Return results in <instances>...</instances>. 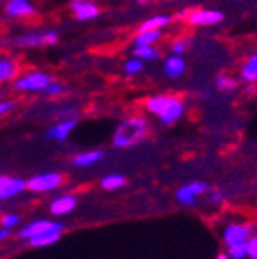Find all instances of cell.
Instances as JSON below:
<instances>
[{
	"instance_id": "6da1fadb",
	"label": "cell",
	"mask_w": 257,
	"mask_h": 259,
	"mask_svg": "<svg viewBox=\"0 0 257 259\" xmlns=\"http://www.w3.org/2000/svg\"><path fill=\"white\" fill-rule=\"evenodd\" d=\"M144 108L148 113L158 117L162 124L171 126L182 119L185 112V103L182 97L173 94H155L144 101Z\"/></svg>"
},
{
	"instance_id": "7a4b0ae2",
	"label": "cell",
	"mask_w": 257,
	"mask_h": 259,
	"mask_svg": "<svg viewBox=\"0 0 257 259\" xmlns=\"http://www.w3.org/2000/svg\"><path fill=\"white\" fill-rule=\"evenodd\" d=\"M148 130L149 122L144 115H130V117L122 119L115 126V132L112 135L113 148H121V150L133 148L148 135Z\"/></svg>"
},
{
	"instance_id": "3957f363",
	"label": "cell",
	"mask_w": 257,
	"mask_h": 259,
	"mask_svg": "<svg viewBox=\"0 0 257 259\" xmlns=\"http://www.w3.org/2000/svg\"><path fill=\"white\" fill-rule=\"evenodd\" d=\"M175 20H182L189 27H214L225 22V13L212 8H193L184 9L175 16Z\"/></svg>"
},
{
	"instance_id": "277c9868",
	"label": "cell",
	"mask_w": 257,
	"mask_h": 259,
	"mask_svg": "<svg viewBox=\"0 0 257 259\" xmlns=\"http://www.w3.org/2000/svg\"><path fill=\"white\" fill-rule=\"evenodd\" d=\"M53 81V76L47 72V70H40V69H29L20 72L15 79L11 81L13 89L16 92H24V94H36V92H44L45 87Z\"/></svg>"
},
{
	"instance_id": "5b68a950",
	"label": "cell",
	"mask_w": 257,
	"mask_h": 259,
	"mask_svg": "<svg viewBox=\"0 0 257 259\" xmlns=\"http://www.w3.org/2000/svg\"><path fill=\"white\" fill-rule=\"evenodd\" d=\"M60 41V32L56 29H44V31H25L16 34L11 44L18 49H40L51 47Z\"/></svg>"
},
{
	"instance_id": "8992f818",
	"label": "cell",
	"mask_w": 257,
	"mask_h": 259,
	"mask_svg": "<svg viewBox=\"0 0 257 259\" xmlns=\"http://www.w3.org/2000/svg\"><path fill=\"white\" fill-rule=\"evenodd\" d=\"M4 13L13 20H24V18H32L36 15L38 8L32 0H6Z\"/></svg>"
},
{
	"instance_id": "52a82bcc",
	"label": "cell",
	"mask_w": 257,
	"mask_h": 259,
	"mask_svg": "<svg viewBox=\"0 0 257 259\" xmlns=\"http://www.w3.org/2000/svg\"><path fill=\"white\" fill-rule=\"evenodd\" d=\"M70 13H72L74 20L90 22L99 18L101 8L94 0H77V2H70Z\"/></svg>"
},
{
	"instance_id": "ba28073f",
	"label": "cell",
	"mask_w": 257,
	"mask_h": 259,
	"mask_svg": "<svg viewBox=\"0 0 257 259\" xmlns=\"http://www.w3.org/2000/svg\"><path fill=\"white\" fill-rule=\"evenodd\" d=\"M61 182H63V177L60 173H44L29 178L25 182V187L31 191H36V193H44V191H53L60 187Z\"/></svg>"
},
{
	"instance_id": "9c48e42d",
	"label": "cell",
	"mask_w": 257,
	"mask_h": 259,
	"mask_svg": "<svg viewBox=\"0 0 257 259\" xmlns=\"http://www.w3.org/2000/svg\"><path fill=\"white\" fill-rule=\"evenodd\" d=\"M65 229L63 223H54V222H47V220H40V222H32L29 223L27 227H24L20 232H18V236H20L22 239H31V238H36V236H41L45 234V232H61Z\"/></svg>"
},
{
	"instance_id": "30bf717a",
	"label": "cell",
	"mask_w": 257,
	"mask_h": 259,
	"mask_svg": "<svg viewBox=\"0 0 257 259\" xmlns=\"http://www.w3.org/2000/svg\"><path fill=\"white\" fill-rule=\"evenodd\" d=\"M20 72V63L16 58L0 54V83H11Z\"/></svg>"
},
{
	"instance_id": "8fae6325",
	"label": "cell",
	"mask_w": 257,
	"mask_h": 259,
	"mask_svg": "<svg viewBox=\"0 0 257 259\" xmlns=\"http://www.w3.org/2000/svg\"><path fill=\"white\" fill-rule=\"evenodd\" d=\"M252 231H253L252 225H237V223H234V225H229L225 229V232H223V241H225L227 247H232L236 243L246 241Z\"/></svg>"
},
{
	"instance_id": "7c38bea8",
	"label": "cell",
	"mask_w": 257,
	"mask_h": 259,
	"mask_svg": "<svg viewBox=\"0 0 257 259\" xmlns=\"http://www.w3.org/2000/svg\"><path fill=\"white\" fill-rule=\"evenodd\" d=\"M187 70V61L184 60V56H178V54H171L164 58V72L171 79H178L182 77Z\"/></svg>"
},
{
	"instance_id": "4fadbf2b",
	"label": "cell",
	"mask_w": 257,
	"mask_h": 259,
	"mask_svg": "<svg viewBox=\"0 0 257 259\" xmlns=\"http://www.w3.org/2000/svg\"><path fill=\"white\" fill-rule=\"evenodd\" d=\"M209 189V184L205 182H191L187 186L180 187L177 191V198L180 200L184 205H194V198H196L198 194L205 193V191Z\"/></svg>"
},
{
	"instance_id": "5bb4252c",
	"label": "cell",
	"mask_w": 257,
	"mask_h": 259,
	"mask_svg": "<svg viewBox=\"0 0 257 259\" xmlns=\"http://www.w3.org/2000/svg\"><path fill=\"white\" fill-rule=\"evenodd\" d=\"M77 126L76 119H65V121H60L53 126V128L47 132V139L56 142H65L68 139V135L72 134Z\"/></svg>"
},
{
	"instance_id": "9a60e30c",
	"label": "cell",
	"mask_w": 257,
	"mask_h": 259,
	"mask_svg": "<svg viewBox=\"0 0 257 259\" xmlns=\"http://www.w3.org/2000/svg\"><path fill=\"white\" fill-rule=\"evenodd\" d=\"M239 81L248 83V85H255L257 83V53L250 54L243 60L239 65Z\"/></svg>"
},
{
	"instance_id": "2e32d148",
	"label": "cell",
	"mask_w": 257,
	"mask_h": 259,
	"mask_svg": "<svg viewBox=\"0 0 257 259\" xmlns=\"http://www.w3.org/2000/svg\"><path fill=\"white\" fill-rule=\"evenodd\" d=\"M175 22V16L173 15H151L148 16L144 22L139 24L137 31H164L165 27Z\"/></svg>"
},
{
	"instance_id": "e0dca14e",
	"label": "cell",
	"mask_w": 257,
	"mask_h": 259,
	"mask_svg": "<svg viewBox=\"0 0 257 259\" xmlns=\"http://www.w3.org/2000/svg\"><path fill=\"white\" fill-rule=\"evenodd\" d=\"M132 56L139 58L144 63H155V61L162 60V49L157 45H133Z\"/></svg>"
},
{
	"instance_id": "ac0fdd59",
	"label": "cell",
	"mask_w": 257,
	"mask_h": 259,
	"mask_svg": "<svg viewBox=\"0 0 257 259\" xmlns=\"http://www.w3.org/2000/svg\"><path fill=\"white\" fill-rule=\"evenodd\" d=\"M164 38V31H137L132 45H157Z\"/></svg>"
},
{
	"instance_id": "d6986e66",
	"label": "cell",
	"mask_w": 257,
	"mask_h": 259,
	"mask_svg": "<svg viewBox=\"0 0 257 259\" xmlns=\"http://www.w3.org/2000/svg\"><path fill=\"white\" fill-rule=\"evenodd\" d=\"M76 203H77L76 196H60L51 205V212L53 214H67V212L76 209Z\"/></svg>"
},
{
	"instance_id": "ffe728a7",
	"label": "cell",
	"mask_w": 257,
	"mask_h": 259,
	"mask_svg": "<svg viewBox=\"0 0 257 259\" xmlns=\"http://www.w3.org/2000/svg\"><path fill=\"white\" fill-rule=\"evenodd\" d=\"M191 44H193V38L185 36V34H180V36L173 38L169 41V53L171 54H178V56H184L187 51L191 49Z\"/></svg>"
},
{
	"instance_id": "44dd1931",
	"label": "cell",
	"mask_w": 257,
	"mask_h": 259,
	"mask_svg": "<svg viewBox=\"0 0 257 259\" xmlns=\"http://www.w3.org/2000/svg\"><path fill=\"white\" fill-rule=\"evenodd\" d=\"M25 189V182L20 178H9L8 184H6L2 189H0V200H8L15 194L22 193Z\"/></svg>"
},
{
	"instance_id": "7402d4cb",
	"label": "cell",
	"mask_w": 257,
	"mask_h": 259,
	"mask_svg": "<svg viewBox=\"0 0 257 259\" xmlns=\"http://www.w3.org/2000/svg\"><path fill=\"white\" fill-rule=\"evenodd\" d=\"M101 158H105V151H84V153H79L74 158V166H77V167L94 166Z\"/></svg>"
},
{
	"instance_id": "603a6c76",
	"label": "cell",
	"mask_w": 257,
	"mask_h": 259,
	"mask_svg": "<svg viewBox=\"0 0 257 259\" xmlns=\"http://www.w3.org/2000/svg\"><path fill=\"white\" fill-rule=\"evenodd\" d=\"M237 85H239V77H234L230 74H220L216 77V89L221 92H232L237 89Z\"/></svg>"
},
{
	"instance_id": "cb8c5ba5",
	"label": "cell",
	"mask_w": 257,
	"mask_h": 259,
	"mask_svg": "<svg viewBox=\"0 0 257 259\" xmlns=\"http://www.w3.org/2000/svg\"><path fill=\"white\" fill-rule=\"evenodd\" d=\"M60 236H61V232H58V231L45 232V234L36 236V238H31V239H29V243H31L32 247H49V245L56 243L58 239H60Z\"/></svg>"
},
{
	"instance_id": "d4e9b609",
	"label": "cell",
	"mask_w": 257,
	"mask_h": 259,
	"mask_svg": "<svg viewBox=\"0 0 257 259\" xmlns=\"http://www.w3.org/2000/svg\"><path fill=\"white\" fill-rule=\"evenodd\" d=\"M122 69H124L126 76L135 77L144 70V61L139 60V58H135V56H130L128 60L124 61V67H122Z\"/></svg>"
},
{
	"instance_id": "484cf974",
	"label": "cell",
	"mask_w": 257,
	"mask_h": 259,
	"mask_svg": "<svg viewBox=\"0 0 257 259\" xmlns=\"http://www.w3.org/2000/svg\"><path fill=\"white\" fill-rule=\"evenodd\" d=\"M126 184V178L119 173H112V175H106L103 180H101V186L105 187L108 191H113V189H119Z\"/></svg>"
},
{
	"instance_id": "4316f807",
	"label": "cell",
	"mask_w": 257,
	"mask_h": 259,
	"mask_svg": "<svg viewBox=\"0 0 257 259\" xmlns=\"http://www.w3.org/2000/svg\"><path fill=\"white\" fill-rule=\"evenodd\" d=\"M65 92H67V87H65L63 83H60V81L53 79L45 87V90L41 94H45V96H49V97H58V96H63Z\"/></svg>"
},
{
	"instance_id": "83f0119b",
	"label": "cell",
	"mask_w": 257,
	"mask_h": 259,
	"mask_svg": "<svg viewBox=\"0 0 257 259\" xmlns=\"http://www.w3.org/2000/svg\"><path fill=\"white\" fill-rule=\"evenodd\" d=\"M229 254L232 255L234 259H243L245 255H248V243L246 241L236 243V245L229 247Z\"/></svg>"
},
{
	"instance_id": "f1b7e54d",
	"label": "cell",
	"mask_w": 257,
	"mask_h": 259,
	"mask_svg": "<svg viewBox=\"0 0 257 259\" xmlns=\"http://www.w3.org/2000/svg\"><path fill=\"white\" fill-rule=\"evenodd\" d=\"M15 105L16 103L13 101V99H4V101H0V117L11 112V110L15 108Z\"/></svg>"
},
{
	"instance_id": "f546056e",
	"label": "cell",
	"mask_w": 257,
	"mask_h": 259,
	"mask_svg": "<svg viewBox=\"0 0 257 259\" xmlns=\"http://www.w3.org/2000/svg\"><path fill=\"white\" fill-rule=\"evenodd\" d=\"M18 222H20V218L16 214H6L4 218H2V225H4L6 229H11V227H15Z\"/></svg>"
},
{
	"instance_id": "4dcf8cb0",
	"label": "cell",
	"mask_w": 257,
	"mask_h": 259,
	"mask_svg": "<svg viewBox=\"0 0 257 259\" xmlns=\"http://www.w3.org/2000/svg\"><path fill=\"white\" fill-rule=\"evenodd\" d=\"M246 243H248V255L252 259H257V236H253V238Z\"/></svg>"
},
{
	"instance_id": "1f68e13d",
	"label": "cell",
	"mask_w": 257,
	"mask_h": 259,
	"mask_svg": "<svg viewBox=\"0 0 257 259\" xmlns=\"http://www.w3.org/2000/svg\"><path fill=\"white\" fill-rule=\"evenodd\" d=\"M210 200H212L214 203H220V202H223V194H221L220 191H214V193L210 194Z\"/></svg>"
},
{
	"instance_id": "d6a6232c",
	"label": "cell",
	"mask_w": 257,
	"mask_h": 259,
	"mask_svg": "<svg viewBox=\"0 0 257 259\" xmlns=\"http://www.w3.org/2000/svg\"><path fill=\"white\" fill-rule=\"evenodd\" d=\"M9 234H11V231H9V229H6V227H4V229L0 231V241H4V239L8 238Z\"/></svg>"
},
{
	"instance_id": "836d02e7",
	"label": "cell",
	"mask_w": 257,
	"mask_h": 259,
	"mask_svg": "<svg viewBox=\"0 0 257 259\" xmlns=\"http://www.w3.org/2000/svg\"><path fill=\"white\" fill-rule=\"evenodd\" d=\"M8 180H9L8 177H0V189H2V187H4L6 184H8Z\"/></svg>"
},
{
	"instance_id": "e575fe53",
	"label": "cell",
	"mask_w": 257,
	"mask_h": 259,
	"mask_svg": "<svg viewBox=\"0 0 257 259\" xmlns=\"http://www.w3.org/2000/svg\"><path fill=\"white\" fill-rule=\"evenodd\" d=\"M218 259H229V257H227V255H220Z\"/></svg>"
}]
</instances>
